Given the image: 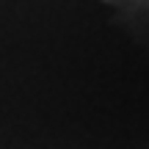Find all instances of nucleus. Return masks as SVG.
Wrapping results in <instances>:
<instances>
[]
</instances>
